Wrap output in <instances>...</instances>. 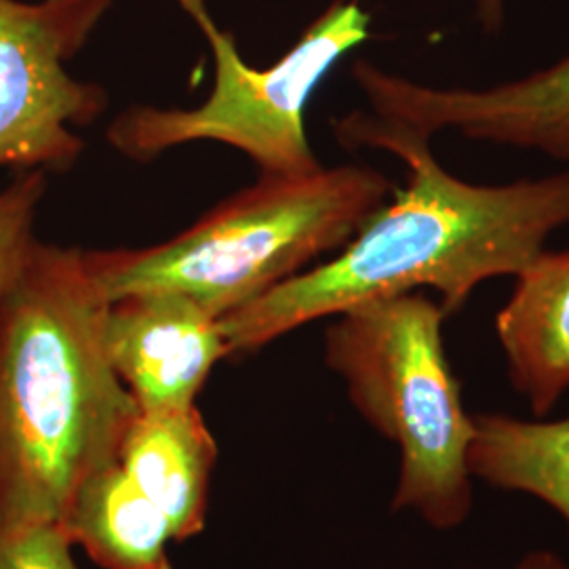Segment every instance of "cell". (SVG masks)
Instances as JSON below:
<instances>
[{
  "label": "cell",
  "instance_id": "obj_1",
  "mask_svg": "<svg viewBox=\"0 0 569 569\" xmlns=\"http://www.w3.org/2000/svg\"><path fill=\"white\" fill-rule=\"evenodd\" d=\"M345 148H378L409 169L403 190L326 264L277 284L220 319L228 355H244L310 321L430 287L446 315L477 284L517 277L569 224V171L470 183L446 171L430 140L401 122L352 112L336 122Z\"/></svg>",
  "mask_w": 569,
  "mask_h": 569
},
{
  "label": "cell",
  "instance_id": "obj_2",
  "mask_svg": "<svg viewBox=\"0 0 569 569\" xmlns=\"http://www.w3.org/2000/svg\"><path fill=\"white\" fill-rule=\"evenodd\" d=\"M82 249L32 239L0 283V523L58 521L140 416L110 366Z\"/></svg>",
  "mask_w": 569,
  "mask_h": 569
},
{
  "label": "cell",
  "instance_id": "obj_3",
  "mask_svg": "<svg viewBox=\"0 0 569 569\" xmlns=\"http://www.w3.org/2000/svg\"><path fill=\"white\" fill-rule=\"evenodd\" d=\"M390 194L395 186L385 173L357 164L262 176L164 243L82 249V262L108 305L171 291L222 319L338 253Z\"/></svg>",
  "mask_w": 569,
  "mask_h": 569
},
{
  "label": "cell",
  "instance_id": "obj_4",
  "mask_svg": "<svg viewBox=\"0 0 569 569\" xmlns=\"http://www.w3.org/2000/svg\"><path fill=\"white\" fill-rule=\"evenodd\" d=\"M327 327L326 361L352 406L401 449L392 509L460 526L472 507V416L443 346L446 312L418 291L348 308Z\"/></svg>",
  "mask_w": 569,
  "mask_h": 569
},
{
  "label": "cell",
  "instance_id": "obj_5",
  "mask_svg": "<svg viewBox=\"0 0 569 569\" xmlns=\"http://www.w3.org/2000/svg\"><path fill=\"white\" fill-rule=\"evenodd\" d=\"M178 2L213 49V91L192 110H124L110 124L108 142L140 163L182 143L211 140L244 152L262 176H310L323 169L306 138V103L329 70L369 39V13L355 0L333 2L287 56L258 70L241 60L232 34L216 26L204 0Z\"/></svg>",
  "mask_w": 569,
  "mask_h": 569
},
{
  "label": "cell",
  "instance_id": "obj_6",
  "mask_svg": "<svg viewBox=\"0 0 569 569\" xmlns=\"http://www.w3.org/2000/svg\"><path fill=\"white\" fill-rule=\"evenodd\" d=\"M114 0H0V169L66 171L84 140L70 127L102 117V87L68 74Z\"/></svg>",
  "mask_w": 569,
  "mask_h": 569
},
{
  "label": "cell",
  "instance_id": "obj_7",
  "mask_svg": "<svg viewBox=\"0 0 569 569\" xmlns=\"http://www.w3.org/2000/svg\"><path fill=\"white\" fill-rule=\"evenodd\" d=\"M352 74L376 117L401 122L428 140L453 131L569 163V53L549 68L486 89L427 87L369 61L355 63Z\"/></svg>",
  "mask_w": 569,
  "mask_h": 569
},
{
  "label": "cell",
  "instance_id": "obj_8",
  "mask_svg": "<svg viewBox=\"0 0 569 569\" xmlns=\"http://www.w3.org/2000/svg\"><path fill=\"white\" fill-rule=\"evenodd\" d=\"M102 338L110 366L140 411L194 406L207 376L228 355L220 319L171 291L110 302Z\"/></svg>",
  "mask_w": 569,
  "mask_h": 569
},
{
  "label": "cell",
  "instance_id": "obj_9",
  "mask_svg": "<svg viewBox=\"0 0 569 569\" xmlns=\"http://www.w3.org/2000/svg\"><path fill=\"white\" fill-rule=\"evenodd\" d=\"M515 279L496 333L512 387L547 416L569 388V249H542Z\"/></svg>",
  "mask_w": 569,
  "mask_h": 569
},
{
  "label": "cell",
  "instance_id": "obj_10",
  "mask_svg": "<svg viewBox=\"0 0 569 569\" xmlns=\"http://www.w3.org/2000/svg\"><path fill=\"white\" fill-rule=\"evenodd\" d=\"M216 456V441L192 406L140 411L124 437L119 462L163 512L173 540H186L203 529Z\"/></svg>",
  "mask_w": 569,
  "mask_h": 569
},
{
  "label": "cell",
  "instance_id": "obj_11",
  "mask_svg": "<svg viewBox=\"0 0 569 569\" xmlns=\"http://www.w3.org/2000/svg\"><path fill=\"white\" fill-rule=\"evenodd\" d=\"M61 526L102 568L171 569L169 523L121 462L82 481Z\"/></svg>",
  "mask_w": 569,
  "mask_h": 569
},
{
  "label": "cell",
  "instance_id": "obj_12",
  "mask_svg": "<svg viewBox=\"0 0 569 569\" xmlns=\"http://www.w3.org/2000/svg\"><path fill=\"white\" fill-rule=\"evenodd\" d=\"M468 470L493 488L526 491L557 510L569 526V418L519 420L472 416Z\"/></svg>",
  "mask_w": 569,
  "mask_h": 569
},
{
  "label": "cell",
  "instance_id": "obj_13",
  "mask_svg": "<svg viewBox=\"0 0 569 569\" xmlns=\"http://www.w3.org/2000/svg\"><path fill=\"white\" fill-rule=\"evenodd\" d=\"M72 540L58 521L0 523V569H79Z\"/></svg>",
  "mask_w": 569,
  "mask_h": 569
},
{
  "label": "cell",
  "instance_id": "obj_14",
  "mask_svg": "<svg viewBox=\"0 0 569 569\" xmlns=\"http://www.w3.org/2000/svg\"><path fill=\"white\" fill-rule=\"evenodd\" d=\"M44 190L47 178L42 171L18 173L13 182L0 190V283L34 239L32 226Z\"/></svg>",
  "mask_w": 569,
  "mask_h": 569
},
{
  "label": "cell",
  "instance_id": "obj_15",
  "mask_svg": "<svg viewBox=\"0 0 569 569\" xmlns=\"http://www.w3.org/2000/svg\"><path fill=\"white\" fill-rule=\"evenodd\" d=\"M477 16L486 32H498L505 23V0H477Z\"/></svg>",
  "mask_w": 569,
  "mask_h": 569
},
{
  "label": "cell",
  "instance_id": "obj_16",
  "mask_svg": "<svg viewBox=\"0 0 569 569\" xmlns=\"http://www.w3.org/2000/svg\"><path fill=\"white\" fill-rule=\"evenodd\" d=\"M517 569H568L561 559H557L550 552H533L523 559V563Z\"/></svg>",
  "mask_w": 569,
  "mask_h": 569
}]
</instances>
